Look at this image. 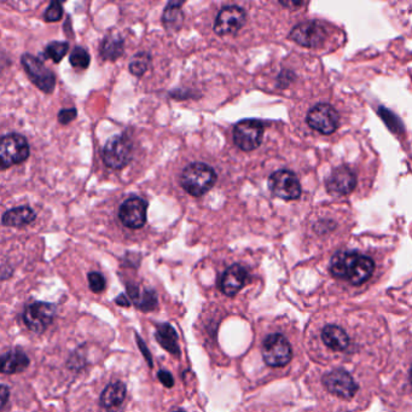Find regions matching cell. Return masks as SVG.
<instances>
[{"mask_svg":"<svg viewBox=\"0 0 412 412\" xmlns=\"http://www.w3.org/2000/svg\"><path fill=\"white\" fill-rule=\"evenodd\" d=\"M374 270V260L358 252H337L331 258V275L336 278L347 280L353 286L365 283L372 276Z\"/></svg>","mask_w":412,"mask_h":412,"instance_id":"obj_1","label":"cell"},{"mask_svg":"<svg viewBox=\"0 0 412 412\" xmlns=\"http://www.w3.org/2000/svg\"><path fill=\"white\" fill-rule=\"evenodd\" d=\"M217 181L213 168L202 162L190 163L181 174V185L191 196L199 197L207 194Z\"/></svg>","mask_w":412,"mask_h":412,"instance_id":"obj_2","label":"cell"},{"mask_svg":"<svg viewBox=\"0 0 412 412\" xmlns=\"http://www.w3.org/2000/svg\"><path fill=\"white\" fill-rule=\"evenodd\" d=\"M29 155L31 148L26 137L18 133L0 137V171L24 162Z\"/></svg>","mask_w":412,"mask_h":412,"instance_id":"obj_3","label":"cell"},{"mask_svg":"<svg viewBox=\"0 0 412 412\" xmlns=\"http://www.w3.org/2000/svg\"><path fill=\"white\" fill-rule=\"evenodd\" d=\"M56 313H57L56 305L36 301L24 308L23 322L32 333L43 334L54 322Z\"/></svg>","mask_w":412,"mask_h":412,"instance_id":"obj_4","label":"cell"},{"mask_svg":"<svg viewBox=\"0 0 412 412\" xmlns=\"http://www.w3.org/2000/svg\"><path fill=\"white\" fill-rule=\"evenodd\" d=\"M133 144L125 135L109 138L103 149V161L112 169H121L132 160Z\"/></svg>","mask_w":412,"mask_h":412,"instance_id":"obj_5","label":"cell"},{"mask_svg":"<svg viewBox=\"0 0 412 412\" xmlns=\"http://www.w3.org/2000/svg\"><path fill=\"white\" fill-rule=\"evenodd\" d=\"M21 63L24 72L27 73L28 77L31 79V82L39 90L45 93L54 92L56 87V77L40 59L31 54H24L21 57Z\"/></svg>","mask_w":412,"mask_h":412,"instance_id":"obj_6","label":"cell"},{"mask_svg":"<svg viewBox=\"0 0 412 412\" xmlns=\"http://www.w3.org/2000/svg\"><path fill=\"white\" fill-rule=\"evenodd\" d=\"M291 357V346L282 334H271L264 340L263 358L268 367H286Z\"/></svg>","mask_w":412,"mask_h":412,"instance_id":"obj_7","label":"cell"},{"mask_svg":"<svg viewBox=\"0 0 412 412\" xmlns=\"http://www.w3.org/2000/svg\"><path fill=\"white\" fill-rule=\"evenodd\" d=\"M264 125L254 119H245L237 123L234 128L235 144L243 151H253L264 141Z\"/></svg>","mask_w":412,"mask_h":412,"instance_id":"obj_8","label":"cell"},{"mask_svg":"<svg viewBox=\"0 0 412 412\" xmlns=\"http://www.w3.org/2000/svg\"><path fill=\"white\" fill-rule=\"evenodd\" d=\"M268 188L273 195L286 201H293L301 196V184L296 174L288 169H280L268 178Z\"/></svg>","mask_w":412,"mask_h":412,"instance_id":"obj_9","label":"cell"},{"mask_svg":"<svg viewBox=\"0 0 412 412\" xmlns=\"http://www.w3.org/2000/svg\"><path fill=\"white\" fill-rule=\"evenodd\" d=\"M306 121H307L308 126L314 131L329 136L339 128L340 116L334 107L326 105V103H321V105L313 107L308 112Z\"/></svg>","mask_w":412,"mask_h":412,"instance_id":"obj_10","label":"cell"},{"mask_svg":"<svg viewBox=\"0 0 412 412\" xmlns=\"http://www.w3.org/2000/svg\"><path fill=\"white\" fill-rule=\"evenodd\" d=\"M290 39L304 47L314 49L322 45L326 38V27L317 21H305L295 26L290 32Z\"/></svg>","mask_w":412,"mask_h":412,"instance_id":"obj_11","label":"cell"},{"mask_svg":"<svg viewBox=\"0 0 412 412\" xmlns=\"http://www.w3.org/2000/svg\"><path fill=\"white\" fill-rule=\"evenodd\" d=\"M323 385L331 395H337L342 399L353 398L358 390V385L353 377L344 369H336L328 372L322 379Z\"/></svg>","mask_w":412,"mask_h":412,"instance_id":"obj_12","label":"cell"},{"mask_svg":"<svg viewBox=\"0 0 412 412\" xmlns=\"http://www.w3.org/2000/svg\"><path fill=\"white\" fill-rule=\"evenodd\" d=\"M245 20H247V14L240 6L237 5L225 6L217 15L215 23H214V32L217 33L218 36L234 34L245 26Z\"/></svg>","mask_w":412,"mask_h":412,"instance_id":"obj_13","label":"cell"},{"mask_svg":"<svg viewBox=\"0 0 412 412\" xmlns=\"http://www.w3.org/2000/svg\"><path fill=\"white\" fill-rule=\"evenodd\" d=\"M146 201L141 197H131L121 204L119 209V219L128 229H142L146 222Z\"/></svg>","mask_w":412,"mask_h":412,"instance_id":"obj_14","label":"cell"},{"mask_svg":"<svg viewBox=\"0 0 412 412\" xmlns=\"http://www.w3.org/2000/svg\"><path fill=\"white\" fill-rule=\"evenodd\" d=\"M357 186V176L349 166H339L326 178V190L331 195H349Z\"/></svg>","mask_w":412,"mask_h":412,"instance_id":"obj_15","label":"cell"},{"mask_svg":"<svg viewBox=\"0 0 412 412\" xmlns=\"http://www.w3.org/2000/svg\"><path fill=\"white\" fill-rule=\"evenodd\" d=\"M247 280H248L247 270L242 265L235 264L222 273L219 286L224 294L227 296H235L245 286Z\"/></svg>","mask_w":412,"mask_h":412,"instance_id":"obj_16","label":"cell"},{"mask_svg":"<svg viewBox=\"0 0 412 412\" xmlns=\"http://www.w3.org/2000/svg\"><path fill=\"white\" fill-rule=\"evenodd\" d=\"M31 364L27 354L20 349L10 351L8 353L0 356V374L14 375L27 370Z\"/></svg>","mask_w":412,"mask_h":412,"instance_id":"obj_17","label":"cell"},{"mask_svg":"<svg viewBox=\"0 0 412 412\" xmlns=\"http://www.w3.org/2000/svg\"><path fill=\"white\" fill-rule=\"evenodd\" d=\"M127 298L137 308L143 312H150L158 306V296L154 290L144 289L143 291L136 286H127Z\"/></svg>","mask_w":412,"mask_h":412,"instance_id":"obj_18","label":"cell"},{"mask_svg":"<svg viewBox=\"0 0 412 412\" xmlns=\"http://www.w3.org/2000/svg\"><path fill=\"white\" fill-rule=\"evenodd\" d=\"M36 219V212L28 206H22L6 211L1 217V224L4 227H21L32 224Z\"/></svg>","mask_w":412,"mask_h":412,"instance_id":"obj_19","label":"cell"},{"mask_svg":"<svg viewBox=\"0 0 412 412\" xmlns=\"http://www.w3.org/2000/svg\"><path fill=\"white\" fill-rule=\"evenodd\" d=\"M126 398V386L121 381L109 383L100 395V405L105 409H116Z\"/></svg>","mask_w":412,"mask_h":412,"instance_id":"obj_20","label":"cell"},{"mask_svg":"<svg viewBox=\"0 0 412 412\" xmlns=\"http://www.w3.org/2000/svg\"><path fill=\"white\" fill-rule=\"evenodd\" d=\"M322 340L328 349L336 352L344 351L349 344V335L337 326H326L322 331Z\"/></svg>","mask_w":412,"mask_h":412,"instance_id":"obj_21","label":"cell"},{"mask_svg":"<svg viewBox=\"0 0 412 412\" xmlns=\"http://www.w3.org/2000/svg\"><path fill=\"white\" fill-rule=\"evenodd\" d=\"M155 337L156 340L161 344L162 349H166L169 353L174 354V356H179L181 353V349L178 346V335L177 331L174 330L171 324H160L155 333Z\"/></svg>","mask_w":412,"mask_h":412,"instance_id":"obj_22","label":"cell"},{"mask_svg":"<svg viewBox=\"0 0 412 412\" xmlns=\"http://www.w3.org/2000/svg\"><path fill=\"white\" fill-rule=\"evenodd\" d=\"M184 3L181 1H172L168 3L166 9L163 11L162 22L163 26L167 28L168 31H179L183 26V10L181 6Z\"/></svg>","mask_w":412,"mask_h":412,"instance_id":"obj_23","label":"cell"},{"mask_svg":"<svg viewBox=\"0 0 412 412\" xmlns=\"http://www.w3.org/2000/svg\"><path fill=\"white\" fill-rule=\"evenodd\" d=\"M123 54V39L118 34H109L100 45V54L105 59L115 61Z\"/></svg>","mask_w":412,"mask_h":412,"instance_id":"obj_24","label":"cell"},{"mask_svg":"<svg viewBox=\"0 0 412 412\" xmlns=\"http://www.w3.org/2000/svg\"><path fill=\"white\" fill-rule=\"evenodd\" d=\"M69 44L67 41H51L45 47L46 59H52L54 63H59L66 54H68Z\"/></svg>","mask_w":412,"mask_h":412,"instance_id":"obj_25","label":"cell"},{"mask_svg":"<svg viewBox=\"0 0 412 412\" xmlns=\"http://www.w3.org/2000/svg\"><path fill=\"white\" fill-rule=\"evenodd\" d=\"M150 64H151V56L146 52L137 54L130 63V72L135 77H143L145 73L148 72Z\"/></svg>","mask_w":412,"mask_h":412,"instance_id":"obj_26","label":"cell"},{"mask_svg":"<svg viewBox=\"0 0 412 412\" xmlns=\"http://www.w3.org/2000/svg\"><path fill=\"white\" fill-rule=\"evenodd\" d=\"M69 62L74 68L86 69L90 66V54L84 47L77 46L69 56Z\"/></svg>","mask_w":412,"mask_h":412,"instance_id":"obj_27","label":"cell"},{"mask_svg":"<svg viewBox=\"0 0 412 412\" xmlns=\"http://www.w3.org/2000/svg\"><path fill=\"white\" fill-rule=\"evenodd\" d=\"M87 280H89V286H90L92 293L100 294V293L105 291L107 282H105V276L102 273H100V272H90L87 275Z\"/></svg>","mask_w":412,"mask_h":412,"instance_id":"obj_28","label":"cell"},{"mask_svg":"<svg viewBox=\"0 0 412 412\" xmlns=\"http://www.w3.org/2000/svg\"><path fill=\"white\" fill-rule=\"evenodd\" d=\"M62 16H63V5L56 0L47 6L44 14V18L47 22H59Z\"/></svg>","mask_w":412,"mask_h":412,"instance_id":"obj_29","label":"cell"},{"mask_svg":"<svg viewBox=\"0 0 412 412\" xmlns=\"http://www.w3.org/2000/svg\"><path fill=\"white\" fill-rule=\"evenodd\" d=\"M77 116V110L75 108L62 109L59 113V123L61 125H68L74 121Z\"/></svg>","mask_w":412,"mask_h":412,"instance_id":"obj_30","label":"cell"},{"mask_svg":"<svg viewBox=\"0 0 412 412\" xmlns=\"http://www.w3.org/2000/svg\"><path fill=\"white\" fill-rule=\"evenodd\" d=\"M158 379L167 388H172L173 386H174V380H173L171 372H166V370H160L159 374H158Z\"/></svg>","mask_w":412,"mask_h":412,"instance_id":"obj_31","label":"cell"},{"mask_svg":"<svg viewBox=\"0 0 412 412\" xmlns=\"http://www.w3.org/2000/svg\"><path fill=\"white\" fill-rule=\"evenodd\" d=\"M136 341L138 347L142 351V353L144 356L145 360L148 362L150 367H153V359H151V356H150L149 349H146V344H144V341L142 340L139 335H136Z\"/></svg>","mask_w":412,"mask_h":412,"instance_id":"obj_32","label":"cell"},{"mask_svg":"<svg viewBox=\"0 0 412 412\" xmlns=\"http://www.w3.org/2000/svg\"><path fill=\"white\" fill-rule=\"evenodd\" d=\"M10 398L9 387L4 385H0V411L5 408Z\"/></svg>","mask_w":412,"mask_h":412,"instance_id":"obj_33","label":"cell"},{"mask_svg":"<svg viewBox=\"0 0 412 412\" xmlns=\"http://www.w3.org/2000/svg\"><path fill=\"white\" fill-rule=\"evenodd\" d=\"M115 304L121 307H130L131 306V301L127 298L126 294L119 295L118 298L115 299Z\"/></svg>","mask_w":412,"mask_h":412,"instance_id":"obj_34","label":"cell"},{"mask_svg":"<svg viewBox=\"0 0 412 412\" xmlns=\"http://www.w3.org/2000/svg\"><path fill=\"white\" fill-rule=\"evenodd\" d=\"M280 3L286 8H293V10L298 9L300 6L305 5L304 1H280Z\"/></svg>","mask_w":412,"mask_h":412,"instance_id":"obj_35","label":"cell"},{"mask_svg":"<svg viewBox=\"0 0 412 412\" xmlns=\"http://www.w3.org/2000/svg\"><path fill=\"white\" fill-rule=\"evenodd\" d=\"M176 412H183V411H176Z\"/></svg>","mask_w":412,"mask_h":412,"instance_id":"obj_36","label":"cell"}]
</instances>
